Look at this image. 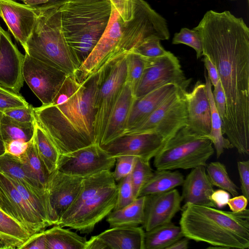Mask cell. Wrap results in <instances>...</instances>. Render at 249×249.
I'll return each instance as SVG.
<instances>
[{
  "mask_svg": "<svg viewBox=\"0 0 249 249\" xmlns=\"http://www.w3.org/2000/svg\"><path fill=\"white\" fill-rule=\"evenodd\" d=\"M193 29L203 55L215 66L226 99L222 131L241 155L249 153V28L229 11L206 12Z\"/></svg>",
  "mask_w": 249,
  "mask_h": 249,
  "instance_id": "cell-1",
  "label": "cell"
},
{
  "mask_svg": "<svg viewBox=\"0 0 249 249\" xmlns=\"http://www.w3.org/2000/svg\"><path fill=\"white\" fill-rule=\"evenodd\" d=\"M106 70L83 82L68 75L51 104L34 108L36 123L60 155L95 143V99Z\"/></svg>",
  "mask_w": 249,
  "mask_h": 249,
  "instance_id": "cell-2",
  "label": "cell"
},
{
  "mask_svg": "<svg viewBox=\"0 0 249 249\" xmlns=\"http://www.w3.org/2000/svg\"><path fill=\"white\" fill-rule=\"evenodd\" d=\"M109 0L111 11L107 26L78 70L80 82L132 51L145 37L170 38L166 19L143 0Z\"/></svg>",
  "mask_w": 249,
  "mask_h": 249,
  "instance_id": "cell-3",
  "label": "cell"
},
{
  "mask_svg": "<svg viewBox=\"0 0 249 249\" xmlns=\"http://www.w3.org/2000/svg\"><path fill=\"white\" fill-rule=\"evenodd\" d=\"M179 223L184 237L210 245L207 249L249 248V209L236 213L186 203Z\"/></svg>",
  "mask_w": 249,
  "mask_h": 249,
  "instance_id": "cell-4",
  "label": "cell"
},
{
  "mask_svg": "<svg viewBox=\"0 0 249 249\" xmlns=\"http://www.w3.org/2000/svg\"><path fill=\"white\" fill-rule=\"evenodd\" d=\"M63 32L80 65L92 52L109 21V0L64 1L59 7Z\"/></svg>",
  "mask_w": 249,
  "mask_h": 249,
  "instance_id": "cell-5",
  "label": "cell"
},
{
  "mask_svg": "<svg viewBox=\"0 0 249 249\" xmlns=\"http://www.w3.org/2000/svg\"><path fill=\"white\" fill-rule=\"evenodd\" d=\"M61 3L34 7L36 8V20L25 52L71 75L76 73L81 65L63 32L59 10Z\"/></svg>",
  "mask_w": 249,
  "mask_h": 249,
  "instance_id": "cell-6",
  "label": "cell"
},
{
  "mask_svg": "<svg viewBox=\"0 0 249 249\" xmlns=\"http://www.w3.org/2000/svg\"><path fill=\"white\" fill-rule=\"evenodd\" d=\"M213 153L209 137L198 134L186 125L165 142L153 158V165L157 170L206 167L207 161Z\"/></svg>",
  "mask_w": 249,
  "mask_h": 249,
  "instance_id": "cell-7",
  "label": "cell"
},
{
  "mask_svg": "<svg viewBox=\"0 0 249 249\" xmlns=\"http://www.w3.org/2000/svg\"><path fill=\"white\" fill-rule=\"evenodd\" d=\"M186 92V90L179 89L144 121L125 131L122 136L155 132L166 142L180 129L187 125Z\"/></svg>",
  "mask_w": 249,
  "mask_h": 249,
  "instance_id": "cell-8",
  "label": "cell"
},
{
  "mask_svg": "<svg viewBox=\"0 0 249 249\" xmlns=\"http://www.w3.org/2000/svg\"><path fill=\"white\" fill-rule=\"evenodd\" d=\"M126 54L108 66L96 94L94 132L95 143L99 145L111 112L125 83Z\"/></svg>",
  "mask_w": 249,
  "mask_h": 249,
  "instance_id": "cell-9",
  "label": "cell"
},
{
  "mask_svg": "<svg viewBox=\"0 0 249 249\" xmlns=\"http://www.w3.org/2000/svg\"><path fill=\"white\" fill-rule=\"evenodd\" d=\"M144 58V70L134 90L136 98L168 84L187 90L191 79L186 78L179 60L173 53L168 51L160 56Z\"/></svg>",
  "mask_w": 249,
  "mask_h": 249,
  "instance_id": "cell-10",
  "label": "cell"
},
{
  "mask_svg": "<svg viewBox=\"0 0 249 249\" xmlns=\"http://www.w3.org/2000/svg\"><path fill=\"white\" fill-rule=\"evenodd\" d=\"M115 162V158L111 157L102 146L95 143L60 155L57 169L67 174L84 178L110 170Z\"/></svg>",
  "mask_w": 249,
  "mask_h": 249,
  "instance_id": "cell-11",
  "label": "cell"
},
{
  "mask_svg": "<svg viewBox=\"0 0 249 249\" xmlns=\"http://www.w3.org/2000/svg\"><path fill=\"white\" fill-rule=\"evenodd\" d=\"M22 73L24 81L43 105L52 102L68 75L26 53Z\"/></svg>",
  "mask_w": 249,
  "mask_h": 249,
  "instance_id": "cell-12",
  "label": "cell"
},
{
  "mask_svg": "<svg viewBox=\"0 0 249 249\" xmlns=\"http://www.w3.org/2000/svg\"><path fill=\"white\" fill-rule=\"evenodd\" d=\"M117 194L116 184L103 189L85 201L71 217L58 225L76 230L81 233H90L113 210Z\"/></svg>",
  "mask_w": 249,
  "mask_h": 249,
  "instance_id": "cell-13",
  "label": "cell"
},
{
  "mask_svg": "<svg viewBox=\"0 0 249 249\" xmlns=\"http://www.w3.org/2000/svg\"><path fill=\"white\" fill-rule=\"evenodd\" d=\"M165 141L155 132L123 135L102 147L111 156H131L150 161Z\"/></svg>",
  "mask_w": 249,
  "mask_h": 249,
  "instance_id": "cell-14",
  "label": "cell"
},
{
  "mask_svg": "<svg viewBox=\"0 0 249 249\" xmlns=\"http://www.w3.org/2000/svg\"><path fill=\"white\" fill-rule=\"evenodd\" d=\"M25 54L13 42L9 33L0 25V85L19 93L23 86Z\"/></svg>",
  "mask_w": 249,
  "mask_h": 249,
  "instance_id": "cell-15",
  "label": "cell"
},
{
  "mask_svg": "<svg viewBox=\"0 0 249 249\" xmlns=\"http://www.w3.org/2000/svg\"><path fill=\"white\" fill-rule=\"evenodd\" d=\"M0 17L25 51L36 24V8L15 0H0Z\"/></svg>",
  "mask_w": 249,
  "mask_h": 249,
  "instance_id": "cell-16",
  "label": "cell"
},
{
  "mask_svg": "<svg viewBox=\"0 0 249 249\" xmlns=\"http://www.w3.org/2000/svg\"><path fill=\"white\" fill-rule=\"evenodd\" d=\"M182 199L177 189L145 196L144 220L145 231L167 224L181 210Z\"/></svg>",
  "mask_w": 249,
  "mask_h": 249,
  "instance_id": "cell-17",
  "label": "cell"
},
{
  "mask_svg": "<svg viewBox=\"0 0 249 249\" xmlns=\"http://www.w3.org/2000/svg\"><path fill=\"white\" fill-rule=\"evenodd\" d=\"M142 227L109 228L87 240L85 249H144Z\"/></svg>",
  "mask_w": 249,
  "mask_h": 249,
  "instance_id": "cell-18",
  "label": "cell"
},
{
  "mask_svg": "<svg viewBox=\"0 0 249 249\" xmlns=\"http://www.w3.org/2000/svg\"><path fill=\"white\" fill-rule=\"evenodd\" d=\"M83 178L67 174L57 169L50 174L47 191L51 206L58 219L77 197L81 190Z\"/></svg>",
  "mask_w": 249,
  "mask_h": 249,
  "instance_id": "cell-19",
  "label": "cell"
},
{
  "mask_svg": "<svg viewBox=\"0 0 249 249\" xmlns=\"http://www.w3.org/2000/svg\"><path fill=\"white\" fill-rule=\"evenodd\" d=\"M187 126L194 132L208 137L211 130V112L205 84L197 81L185 94Z\"/></svg>",
  "mask_w": 249,
  "mask_h": 249,
  "instance_id": "cell-20",
  "label": "cell"
},
{
  "mask_svg": "<svg viewBox=\"0 0 249 249\" xmlns=\"http://www.w3.org/2000/svg\"><path fill=\"white\" fill-rule=\"evenodd\" d=\"M135 99L133 89L125 83L110 114L100 144L101 146L123 135L126 128L129 115Z\"/></svg>",
  "mask_w": 249,
  "mask_h": 249,
  "instance_id": "cell-21",
  "label": "cell"
},
{
  "mask_svg": "<svg viewBox=\"0 0 249 249\" xmlns=\"http://www.w3.org/2000/svg\"><path fill=\"white\" fill-rule=\"evenodd\" d=\"M0 186L16 212L20 223L31 235L49 227L24 199L9 178L0 173Z\"/></svg>",
  "mask_w": 249,
  "mask_h": 249,
  "instance_id": "cell-22",
  "label": "cell"
},
{
  "mask_svg": "<svg viewBox=\"0 0 249 249\" xmlns=\"http://www.w3.org/2000/svg\"><path fill=\"white\" fill-rule=\"evenodd\" d=\"M182 201L184 203L215 207L211 200L214 191L206 171L205 166L193 168L182 184Z\"/></svg>",
  "mask_w": 249,
  "mask_h": 249,
  "instance_id": "cell-23",
  "label": "cell"
},
{
  "mask_svg": "<svg viewBox=\"0 0 249 249\" xmlns=\"http://www.w3.org/2000/svg\"><path fill=\"white\" fill-rule=\"evenodd\" d=\"M179 89L180 88L176 85L168 84L140 98H136L129 115L125 131L139 125L157 109L168 97Z\"/></svg>",
  "mask_w": 249,
  "mask_h": 249,
  "instance_id": "cell-24",
  "label": "cell"
},
{
  "mask_svg": "<svg viewBox=\"0 0 249 249\" xmlns=\"http://www.w3.org/2000/svg\"><path fill=\"white\" fill-rule=\"evenodd\" d=\"M115 184L113 173L110 170L103 171L84 178L80 192L71 206L60 217L57 225L71 217L85 201L100 191Z\"/></svg>",
  "mask_w": 249,
  "mask_h": 249,
  "instance_id": "cell-25",
  "label": "cell"
},
{
  "mask_svg": "<svg viewBox=\"0 0 249 249\" xmlns=\"http://www.w3.org/2000/svg\"><path fill=\"white\" fill-rule=\"evenodd\" d=\"M31 235L18 220L0 209V249H18Z\"/></svg>",
  "mask_w": 249,
  "mask_h": 249,
  "instance_id": "cell-26",
  "label": "cell"
},
{
  "mask_svg": "<svg viewBox=\"0 0 249 249\" xmlns=\"http://www.w3.org/2000/svg\"><path fill=\"white\" fill-rule=\"evenodd\" d=\"M0 173L19 181L33 191L48 194L29 174L20 158L8 152L0 156Z\"/></svg>",
  "mask_w": 249,
  "mask_h": 249,
  "instance_id": "cell-27",
  "label": "cell"
},
{
  "mask_svg": "<svg viewBox=\"0 0 249 249\" xmlns=\"http://www.w3.org/2000/svg\"><path fill=\"white\" fill-rule=\"evenodd\" d=\"M144 201L145 196H139L125 207L112 211L106 217L109 227L142 225L144 220Z\"/></svg>",
  "mask_w": 249,
  "mask_h": 249,
  "instance_id": "cell-28",
  "label": "cell"
},
{
  "mask_svg": "<svg viewBox=\"0 0 249 249\" xmlns=\"http://www.w3.org/2000/svg\"><path fill=\"white\" fill-rule=\"evenodd\" d=\"M183 237L180 226L172 222L159 226L144 232V249H167Z\"/></svg>",
  "mask_w": 249,
  "mask_h": 249,
  "instance_id": "cell-29",
  "label": "cell"
},
{
  "mask_svg": "<svg viewBox=\"0 0 249 249\" xmlns=\"http://www.w3.org/2000/svg\"><path fill=\"white\" fill-rule=\"evenodd\" d=\"M184 178L178 171L156 170L141 189L139 197L165 192L182 185Z\"/></svg>",
  "mask_w": 249,
  "mask_h": 249,
  "instance_id": "cell-30",
  "label": "cell"
},
{
  "mask_svg": "<svg viewBox=\"0 0 249 249\" xmlns=\"http://www.w3.org/2000/svg\"><path fill=\"white\" fill-rule=\"evenodd\" d=\"M44 232L47 249H85L86 238L65 227L55 225Z\"/></svg>",
  "mask_w": 249,
  "mask_h": 249,
  "instance_id": "cell-31",
  "label": "cell"
},
{
  "mask_svg": "<svg viewBox=\"0 0 249 249\" xmlns=\"http://www.w3.org/2000/svg\"><path fill=\"white\" fill-rule=\"evenodd\" d=\"M205 85L211 112V130L208 136L214 145L217 158H219L225 149L233 148L227 138L223 136L222 131V122L214 101L212 90V84L206 71H204Z\"/></svg>",
  "mask_w": 249,
  "mask_h": 249,
  "instance_id": "cell-32",
  "label": "cell"
},
{
  "mask_svg": "<svg viewBox=\"0 0 249 249\" xmlns=\"http://www.w3.org/2000/svg\"><path fill=\"white\" fill-rule=\"evenodd\" d=\"M19 158L29 174L43 189L47 191L50 174L37 153L33 138L28 142L26 151Z\"/></svg>",
  "mask_w": 249,
  "mask_h": 249,
  "instance_id": "cell-33",
  "label": "cell"
},
{
  "mask_svg": "<svg viewBox=\"0 0 249 249\" xmlns=\"http://www.w3.org/2000/svg\"><path fill=\"white\" fill-rule=\"evenodd\" d=\"M33 141L37 153L50 174L57 169L60 154L50 138L36 123Z\"/></svg>",
  "mask_w": 249,
  "mask_h": 249,
  "instance_id": "cell-34",
  "label": "cell"
},
{
  "mask_svg": "<svg viewBox=\"0 0 249 249\" xmlns=\"http://www.w3.org/2000/svg\"><path fill=\"white\" fill-rule=\"evenodd\" d=\"M1 129L5 144L14 140L28 142L34 137V123H23L16 121L3 114Z\"/></svg>",
  "mask_w": 249,
  "mask_h": 249,
  "instance_id": "cell-35",
  "label": "cell"
},
{
  "mask_svg": "<svg viewBox=\"0 0 249 249\" xmlns=\"http://www.w3.org/2000/svg\"><path fill=\"white\" fill-rule=\"evenodd\" d=\"M206 171L213 186L228 192L233 196L239 194L238 187L230 178L225 165L219 161L210 162Z\"/></svg>",
  "mask_w": 249,
  "mask_h": 249,
  "instance_id": "cell-36",
  "label": "cell"
},
{
  "mask_svg": "<svg viewBox=\"0 0 249 249\" xmlns=\"http://www.w3.org/2000/svg\"><path fill=\"white\" fill-rule=\"evenodd\" d=\"M149 161L137 158L134 167L130 174L131 183L135 198L139 197L142 187L153 174Z\"/></svg>",
  "mask_w": 249,
  "mask_h": 249,
  "instance_id": "cell-37",
  "label": "cell"
},
{
  "mask_svg": "<svg viewBox=\"0 0 249 249\" xmlns=\"http://www.w3.org/2000/svg\"><path fill=\"white\" fill-rule=\"evenodd\" d=\"M126 74L125 83L134 90L142 74L145 65V59L131 51L126 54Z\"/></svg>",
  "mask_w": 249,
  "mask_h": 249,
  "instance_id": "cell-38",
  "label": "cell"
},
{
  "mask_svg": "<svg viewBox=\"0 0 249 249\" xmlns=\"http://www.w3.org/2000/svg\"><path fill=\"white\" fill-rule=\"evenodd\" d=\"M173 44H183L194 49L197 59L203 55V46L199 33L194 29L182 28L178 33L174 34L172 39Z\"/></svg>",
  "mask_w": 249,
  "mask_h": 249,
  "instance_id": "cell-39",
  "label": "cell"
},
{
  "mask_svg": "<svg viewBox=\"0 0 249 249\" xmlns=\"http://www.w3.org/2000/svg\"><path fill=\"white\" fill-rule=\"evenodd\" d=\"M160 40L155 36H148L142 40L132 51L146 58L163 55L168 51L161 46Z\"/></svg>",
  "mask_w": 249,
  "mask_h": 249,
  "instance_id": "cell-40",
  "label": "cell"
},
{
  "mask_svg": "<svg viewBox=\"0 0 249 249\" xmlns=\"http://www.w3.org/2000/svg\"><path fill=\"white\" fill-rule=\"evenodd\" d=\"M28 102L19 93H17L0 85V111L3 113L8 109L25 107Z\"/></svg>",
  "mask_w": 249,
  "mask_h": 249,
  "instance_id": "cell-41",
  "label": "cell"
},
{
  "mask_svg": "<svg viewBox=\"0 0 249 249\" xmlns=\"http://www.w3.org/2000/svg\"><path fill=\"white\" fill-rule=\"evenodd\" d=\"M117 188V200L113 210H119L125 207L135 199L133 194L130 174L119 181Z\"/></svg>",
  "mask_w": 249,
  "mask_h": 249,
  "instance_id": "cell-42",
  "label": "cell"
},
{
  "mask_svg": "<svg viewBox=\"0 0 249 249\" xmlns=\"http://www.w3.org/2000/svg\"><path fill=\"white\" fill-rule=\"evenodd\" d=\"M137 158L131 156H120L116 158L115 168L112 172L115 182H119L131 174Z\"/></svg>",
  "mask_w": 249,
  "mask_h": 249,
  "instance_id": "cell-43",
  "label": "cell"
},
{
  "mask_svg": "<svg viewBox=\"0 0 249 249\" xmlns=\"http://www.w3.org/2000/svg\"><path fill=\"white\" fill-rule=\"evenodd\" d=\"M34 107L31 105L22 107L14 108L6 110L3 114L20 122L34 123Z\"/></svg>",
  "mask_w": 249,
  "mask_h": 249,
  "instance_id": "cell-44",
  "label": "cell"
},
{
  "mask_svg": "<svg viewBox=\"0 0 249 249\" xmlns=\"http://www.w3.org/2000/svg\"><path fill=\"white\" fill-rule=\"evenodd\" d=\"M212 92L216 107L222 122L226 115V99L220 79Z\"/></svg>",
  "mask_w": 249,
  "mask_h": 249,
  "instance_id": "cell-45",
  "label": "cell"
},
{
  "mask_svg": "<svg viewBox=\"0 0 249 249\" xmlns=\"http://www.w3.org/2000/svg\"><path fill=\"white\" fill-rule=\"evenodd\" d=\"M237 168L239 174L241 190L242 195L248 199L249 198V160L237 162Z\"/></svg>",
  "mask_w": 249,
  "mask_h": 249,
  "instance_id": "cell-46",
  "label": "cell"
},
{
  "mask_svg": "<svg viewBox=\"0 0 249 249\" xmlns=\"http://www.w3.org/2000/svg\"><path fill=\"white\" fill-rule=\"evenodd\" d=\"M18 249H47L44 230L31 235Z\"/></svg>",
  "mask_w": 249,
  "mask_h": 249,
  "instance_id": "cell-47",
  "label": "cell"
},
{
  "mask_svg": "<svg viewBox=\"0 0 249 249\" xmlns=\"http://www.w3.org/2000/svg\"><path fill=\"white\" fill-rule=\"evenodd\" d=\"M28 142L20 140L12 141L5 144L6 152L19 157L26 151Z\"/></svg>",
  "mask_w": 249,
  "mask_h": 249,
  "instance_id": "cell-48",
  "label": "cell"
},
{
  "mask_svg": "<svg viewBox=\"0 0 249 249\" xmlns=\"http://www.w3.org/2000/svg\"><path fill=\"white\" fill-rule=\"evenodd\" d=\"M248 203V199L243 195L236 196L230 198L227 205L231 211L240 212L246 209Z\"/></svg>",
  "mask_w": 249,
  "mask_h": 249,
  "instance_id": "cell-49",
  "label": "cell"
},
{
  "mask_svg": "<svg viewBox=\"0 0 249 249\" xmlns=\"http://www.w3.org/2000/svg\"><path fill=\"white\" fill-rule=\"evenodd\" d=\"M231 194L227 191L220 189L214 191L211 196V200L215 207L221 208L227 205Z\"/></svg>",
  "mask_w": 249,
  "mask_h": 249,
  "instance_id": "cell-50",
  "label": "cell"
},
{
  "mask_svg": "<svg viewBox=\"0 0 249 249\" xmlns=\"http://www.w3.org/2000/svg\"><path fill=\"white\" fill-rule=\"evenodd\" d=\"M0 209L19 222L16 212L10 200L0 186ZM20 223V222H19Z\"/></svg>",
  "mask_w": 249,
  "mask_h": 249,
  "instance_id": "cell-51",
  "label": "cell"
},
{
  "mask_svg": "<svg viewBox=\"0 0 249 249\" xmlns=\"http://www.w3.org/2000/svg\"><path fill=\"white\" fill-rule=\"evenodd\" d=\"M203 61L208 71V76L212 85L215 86L219 80V76L215 66L210 59L205 55H203Z\"/></svg>",
  "mask_w": 249,
  "mask_h": 249,
  "instance_id": "cell-52",
  "label": "cell"
},
{
  "mask_svg": "<svg viewBox=\"0 0 249 249\" xmlns=\"http://www.w3.org/2000/svg\"><path fill=\"white\" fill-rule=\"evenodd\" d=\"M189 239L184 236L175 242L167 249H187L189 248Z\"/></svg>",
  "mask_w": 249,
  "mask_h": 249,
  "instance_id": "cell-53",
  "label": "cell"
},
{
  "mask_svg": "<svg viewBox=\"0 0 249 249\" xmlns=\"http://www.w3.org/2000/svg\"><path fill=\"white\" fill-rule=\"evenodd\" d=\"M21 1L24 4L36 7L47 3L49 0H17Z\"/></svg>",
  "mask_w": 249,
  "mask_h": 249,
  "instance_id": "cell-54",
  "label": "cell"
},
{
  "mask_svg": "<svg viewBox=\"0 0 249 249\" xmlns=\"http://www.w3.org/2000/svg\"><path fill=\"white\" fill-rule=\"evenodd\" d=\"M2 115L3 112L0 111V156L6 152L5 145L2 138L1 129V121Z\"/></svg>",
  "mask_w": 249,
  "mask_h": 249,
  "instance_id": "cell-55",
  "label": "cell"
},
{
  "mask_svg": "<svg viewBox=\"0 0 249 249\" xmlns=\"http://www.w3.org/2000/svg\"><path fill=\"white\" fill-rule=\"evenodd\" d=\"M105 0H65V1L67 2H91V1H97Z\"/></svg>",
  "mask_w": 249,
  "mask_h": 249,
  "instance_id": "cell-56",
  "label": "cell"
},
{
  "mask_svg": "<svg viewBox=\"0 0 249 249\" xmlns=\"http://www.w3.org/2000/svg\"><path fill=\"white\" fill-rule=\"evenodd\" d=\"M65 1V0H49L47 3L51 4H58L63 3Z\"/></svg>",
  "mask_w": 249,
  "mask_h": 249,
  "instance_id": "cell-57",
  "label": "cell"
}]
</instances>
